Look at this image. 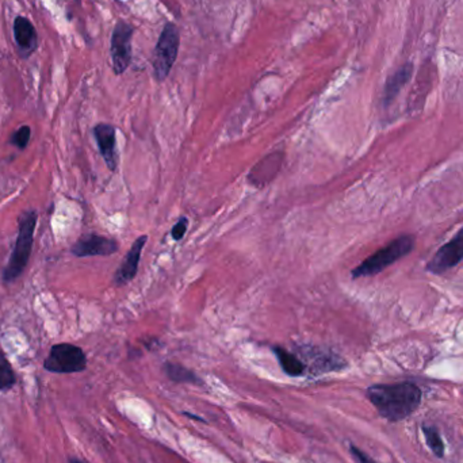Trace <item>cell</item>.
<instances>
[{"label": "cell", "instance_id": "6da1fadb", "mask_svg": "<svg viewBox=\"0 0 463 463\" xmlns=\"http://www.w3.org/2000/svg\"><path fill=\"white\" fill-rule=\"evenodd\" d=\"M366 396L379 416L390 422H399L413 415L422 399L420 387L413 382L373 385L367 389Z\"/></svg>", "mask_w": 463, "mask_h": 463}, {"label": "cell", "instance_id": "7a4b0ae2", "mask_svg": "<svg viewBox=\"0 0 463 463\" xmlns=\"http://www.w3.org/2000/svg\"><path fill=\"white\" fill-rule=\"evenodd\" d=\"M38 214L36 211H26L18 218V236L11 257L3 271V282H15L26 270L33 250L34 232L37 228Z\"/></svg>", "mask_w": 463, "mask_h": 463}, {"label": "cell", "instance_id": "3957f363", "mask_svg": "<svg viewBox=\"0 0 463 463\" xmlns=\"http://www.w3.org/2000/svg\"><path fill=\"white\" fill-rule=\"evenodd\" d=\"M415 248V237L411 234H404L393 241H390L386 247L380 248L379 251L373 253L364 262H362L357 269L352 270V278H363V276H373L383 271L397 260L412 252Z\"/></svg>", "mask_w": 463, "mask_h": 463}, {"label": "cell", "instance_id": "277c9868", "mask_svg": "<svg viewBox=\"0 0 463 463\" xmlns=\"http://www.w3.org/2000/svg\"><path fill=\"white\" fill-rule=\"evenodd\" d=\"M179 46H180L179 30L172 22H169L163 27V31L156 43L152 57L153 73L159 82H163L169 76L173 64L176 62Z\"/></svg>", "mask_w": 463, "mask_h": 463}, {"label": "cell", "instance_id": "5b68a950", "mask_svg": "<svg viewBox=\"0 0 463 463\" xmlns=\"http://www.w3.org/2000/svg\"><path fill=\"white\" fill-rule=\"evenodd\" d=\"M43 369L53 374H75L87 369L85 351L69 343L55 344L43 360Z\"/></svg>", "mask_w": 463, "mask_h": 463}, {"label": "cell", "instance_id": "8992f818", "mask_svg": "<svg viewBox=\"0 0 463 463\" xmlns=\"http://www.w3.org/2000/svg\"><path fill=\"white\" fill-rule=\"evenodd\" d=\"M133 27L127 22H117L111 36V62L115 75H122L131 63V38Z\"/></svg>", "mask_w": 463, "mask_h": 463}, {"label": "cell", "instance_id": "52a82bcc", "mask_svg": "<svg viewBox=\"0 0 463 463\" xmlns=\"http://www.w3.org/2000/svg\"><path fill=\"white\" fill-rule=\"evenodd\" d=\"M463 259V228L442 245L429 260L427 270L439 275L454 269Z\"/></svg>", "mask_w": 463, "mask_h": 463}, {"label": "cell", "instance_id": "ba28073f", "mask_svg": "<svg viewBox=\"0 0 463 463\" xmlns=\"http://www.w3.org/2000/svg\"><path fill=\"white\" fill-rule=\"evenodd\" d=\"M118 251V244L105 236L88 233L82 236L71 248V253L76 257L88 256H110Z\"/></svg>", "mask_w": 463, "mask_h": 463}, {"label": "cell", "instance_id": "9c48e42d", "mask_svg": "<svg viewBox=\"0 0 463 463\" xmlns=\"http://www.w3.org/2000/svg\"><path fill=\"white\" fill-rule=\"evenodd\" d=\"M94 136L107 169L114 172L118 167L115 127L108 124H98L94 127Z\"/></svg>", "mask_w": 463, "mask_h": 463}, {"label": "cell", "instance_id": "30bf717a", "mask_svg": "<svg viewBox=\"0 0 463 463\" xmlns=\"http://www.w3.org/2000/svg\"><path fill=\"white\" fill-rule=\"evenodd\" d=\"M147 241L148 236H141L133 243V245L129 250V252L127 253L121 267L114 274V285L124 286V285H127L130 280L134 279V276L137 275V271H138V263H140V259H141V252H143V248L145 247Z\"/></svg>", "mask_w": 463, "mask_h": 463}, {"label": "cell", "instance_id": "8fae6325", "mask_svg": "<svg viewBox=\"0 0 463 463\" xmlns=\"http://www.w3.org/2000/svg\"><path fill=\"white\" fill-rule=\"evenodd\" d=\"M14 38L22 57H29L34 53L38 45V36L34 24L26 17H17L14 21Z\"/></svg>", "mask_w": 463, "mask_h": 463}, {"label": "cell", "instance_id": "7c38bea8", "mask_svg": "<svg viewBox=\"0 0 463 463\" xmlns=\"http://www.w3.org/2000/svg\"><path fill=\"white\" fill-rule=\"evenodd\" d=\"M283 162L282 153H273L264 157L259 164L253 167L251 173L248 175V180L255 186H263L271 182L279 172Z\"/></svg>", "mask_w": 463, "mask_h": 463}, {"label": "cell", "instance_id": "4fadbf2b", "mask_svg": "<svg viewBox=\"0 0 463 463\" xmlns=\"http://www.w3.org/2000/svg\"><path fill=\"white\" fill-rule=\"evenodd\" d=\"M305 357H311L313 360V373L322 374L328 371H339L347 366L346 360L337 357L332 352H322L320 350L304 351Z\"/></svg>", "mask_w": 463, "mask_h": 463}, {"label": "cell", "instance_id": "5bb4252c", "mask_svg": "<svg viewBox=\"0 0 463 463\" xmlns=\"http://www.w3.org/2000/svg\"><path fill=\"white\" fill-rule=\"evenodd\" d=\"M275 357L278 359L282 370L289 376V377H302L306 373V366L305 363L299 358H297V355L292 354L290 351L282 348V347H274L273 348Z\"/></svg>", "mask_w": 463, "mask_h": 463}, {"label": "cell", "instance_id": "9a60e30c", "mask_svg": "<svg viewBox=\"0 0 463 463\" xmlns=\"http://www.w3.org/2000/svg\"><path fill=\"white\" fill-rule=\"evenodd\" d=\"M164 373L167 374L171 380L176 383H192V385H202V379L199 378L194 371L186 369L182 364L167 362L164 364Z\"/></svg>", "mask_w": 463, "mask_h": 463}, {"label": "cell", "instance_id": "2e32d148", "mask_svg": "<svg viewBox=\"0 0 463 463\" xmlns=\"http://www.w3.org/2000/svg\"><path fill=\"white\" fill-rule=\"evenodd\" d=\"M15 385H17L15 371L10 360L6 357V354L0 350V392L3 393L10 392Z\"/></svg>", "mask_w": 463, "mask_h": 463}, {"label": "cell", "instance_id": "e0dca14e", "mask_svg": "<svg viewBox=\"0 0 463 463\" xmlns=\"http://www.w3.org/2000/svg\"><path fill=\"white\" fill-rule=\"evenodd\" d=\"M421 429H422V434H424V438H425V442L428 444V447L432 450V453L438 458H442L444 455V443H443L442 438H441L436 427L424 424L421 427Z\"/></svg>", "mask_w": 463, "mask_h": 463}, {"label": "cell", "instance_id": "ac0fdd59", "mask_svg": "<svg viewBox=\"0 0 463 463\" xmlns=\"http://www.w3.org/2000/svg\"><path fill=\"white\" fill-rule=\"evenodd\" d=\"M408 78H409V68L405 66V68H402L401 71H399V72H397V73H396V75L387 82L386 90H385V98H386V102H387V101H392V99L397 95V92L400 91L402 85H405V82H406Z\"/></svg>", "mask_w": 463, "mask_h": 463}, {"label": "cell", "instance_id": "d6986e66", "mask_svg": "<svg viewBox=\"0 0 463 463\" xmlns=\"http://www.w3.org/2000/svg\"><path fill=\"white\" fill-rule=\"evenodd\" d=\"M31 138V129L27 125H23V127L17 129L13 136L10 137L8 143L11 145H15L18 149H24V148L29 145V141Z\"/></svg>", "mask_w": 463, "mask_h": 463}, {"label": "cell", "instance_id": "ffe728a7", "mask_svg": "<svg viewBox=\"0 0 463 463\" xmlns=\"http://www.w3.org/2000/svg\"><path fill=\"white\" fill-rule=\"evenodd\" d=\"M187 227H189V220H187L186 217H182V218L173 225V228H172V231H171L172 238H173L175 241L182 240V238L185 237V234H186Z\"/></svg>", "mask_w": 463, "mask_h": 463}, {"label": "cell", "instance_id": "44dd1931", "mask_svg": "<svg viewBox=\"0 0 463 463\" xmlns=\"http://www.w3.org/2000/svg\"><path fill=\"white\" fill-rule=\"evenodd\" d=\"M350 451H351V454L354 455V458L358 461L359 463H376L366 453H363L360 448H358V447H355L354 444H351L350 446Z\"/></svg>", "mask_w": 463, "mask_h": 463}, {"label": "cell", "instance_id": "7402d4cb", "mask_svg": "<svg viewBox=\"0 0 463 463\" xmlns=\"http://www.w3.org/2000/svg\"><path fill=\"white\" fill-rule=\"evenodd\" d=\"M69 463H88L85 461H82V460H78V458H69Z\"/></svg>", "mask_w": 463, "mask_h": 463}]
</instances>
